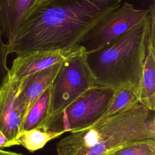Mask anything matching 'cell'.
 Listing matches in <instances>:
<instances>
[{
  "instance_id": "30bf717a",
  "label": "cell",
  "mask_w": 155,
  "mask_h": 155,
  "mask_svg": "<svg viewBox=\"0 0 155 155\" xmlns=\"http://www.w3.org/2000/svg\"><path fill=\"white\" fill-rule=\"evenodd\" d=\"M61 62L33 73L21 81L18 102L22 117V122L33 104L51 86Z\"/></svg>"
},
{
  "instance_id": "5b68a950",
  "label": "cell",
  "mask_w": 155,
  "mask_h": 155,
  "mask_svg": "<svg viewBox=\"0 0 155 155\" xmlns=\"http://www.w3.org/2000/svg\"><path fill=\"white\" fill-rule=\"evenodd\" d=\"M93 87V76L86 60V51L82 46L79 51L62 61L51 85L50 105L45 125L51 118Z\"/></svg>"
},
{
  "instance_id": "4fadbf2b",
  "label": "cell",
  "mask_w": 155,
  "mask_h": 155,
  "mask_svg": "<svg viewBox=\"0 0 155 155\" xmlns=\"http://www.w3.org/2000/svg\"><path fill=\"white\" fill-rule=\"evenodd\" d=\"M138 91L139 88L133 86L116 89L110 106L102 119L121 113L138 102Z\"/></svg>"
},
{
  "instance_id": "7a4b0ae2",
  "label": "cell",
  "mask_w": 155,
  "mask_h": 155,
  "mask_svg": "<svg viewBox=\"0 0 155 155\" xmlns=\"http://www.w3.org/2000/svg\"><path fill=\"white\" fill-rule=\"evenodd\" d=\"M139 102L81 130L56 144L58 155H112L135 142L155 139L154 115Z\"/></svg>"
},
{
  "instance_id": "9a60e30c",
  "label": "cell",
  "mask_w": 155,
  "mask_h": 155,
  "mask_svg": "<svg viewBox=\"0 0 155 155\" xmlns=\"http://www.w3.org/2000/svg\"><path fill=\"white\" fill-rule=\"evenodd\" d=\"M112 155H155V139L133 142L117 150Z\"/></svg>"
},
{
  "instance_id": "6da1fadb",
  "label": "cell",
  "mask_w": 155,
  "mask_h": 155,
  "mask_svg": "<svg viewBox=\"0 0 155 155\" xmlns=\"http://www.w3.org/2000/svg\"><path fill=\"white\" fill-rule=\"evenodd\" d=\"M121 0H45L31 10L8 53L22 56L39 50H67L79 45L100 21L120 7Z\"/></svg>"
},
{
  "instance_id": "8fae6325",
  "label": "cell",
  "mask_w": 155,
  "mask_h": 155,
  "mask_svg": "<svg viewBox=\"0 0 155 155\" xmlns=\"http://www.w3.org/2000/svg\"><path fill=\"white\" fill-rule=\"evenodd\" d=\"M40 0H0V34L12 42L25 18Z\"/></svg>"
},
{
  "instance_id": "2e32d148",
  "label": "cell",
  "mask_w": 155,
  "mask_h": 155,
  "mask_svg": "<svg viewBox=\"0 0 155 155\" xmlns=\"http://www.w3.org/2000/svg\"><path fill=\"white\" fill-rule=\"evenodd\" d=\"M7 45L4 44L0 34V90L8 75L10 69L7 66V58L8 55Z\"/></svg>"
},
{
  "instance_id": "3957f363",
  "label": "cell",
  "mask_w": 155,
  "mask_h": 155,
  "mask_svg": "<svg viewBox=\"0 0 155 155\" xmlns=\"http://www.w3.org/2000/svg\"><path fill=\"white\" fill-rule=\"evenodd\" d=\"M149 24L148 10L147 17L136 26L99 49L86 52L94 87L116 90L133 86L139 88L146 55Z\"/></svg>"
},
{
  "instance_id": "52a82bcc",
  "label": "cell",
  "mask_w": 155,
  "mask_h": 155,
  "mask_svg": "<svg viewBox=\"0 0 155 155\" xmlns=\"http://www.w3.org/2000/svg\"><path fill=\"white\" fill-rule=\"evenodd\" d=\"M20 82L8 75L0 90V130L7 139L15 141H18L22 124L18 102Z\"/></svg>"
},
{
  "instance_id": "5bb4252c",
  "label": "cell",
  "mask_w": 155,
  "mask_h": 155,
  "mask_svg": "<svg viewBox=\"0 0 155 155\" xmlns=\"http://www.w3.org/2000/svg\"><path fill=\"white\" fill-rule=\"evenodd\" d=\"M62 134L61 132L33 128L21 132L17 137V140L19 145L33 153L41 149L50 140L56 138Z\"/></svg>"
},
{
  "instance_id": "277c9868",
  "label": "cell",
  "mask_w": 155,
  "mask_h": 155,
  "mask_svg": "<svg viewBox=\"0 0 155 155\" xmlns=\"http://www.w3.org/2000/svg\"><path fill=\"white\" fill-rule=\"evenodd\" d=\"M116 90L93 87L51 118L45 131L73 132L86 128L101 120L105 114Z\"/></svg>"
},
{
  "instance_id": "9c48e42d",
  "label": "cell",
  "mask_w": 155,
  "mask_h": 155,
  "mask_svg": "<svg viewBox=\"0 0 155 155\" xmlns=\"http://www.w3.org/2000/svg\"><path fill=\"white\" fill-rule=\"evenodd\" d=\"M150 15L149 29L147 39L146 55L143 63L139 91V102L148 110L155 109V13L154 3L148 8Z\"/></svg>"
},
{
  "instance_id": "7c38bea8",
  "label": "cell",
  "mask_w": 155,
  "mask_h": 155,
  "mask_svg": "<svg viewBox=\"0 0 155 155\" xmlns=\"http://www.w3.org/2000/svg\"><path fill=\"white\" fill-rule=\"evenodd\" d=\"M50 99L51 86L39 97L30 108L23 120L21 133L33 128L44 130L49 113Z\"/></svg>"
},
{
  "instance_id": "ac0fdd59",
  "label": "cell",
  "mask_w": 155,
  "mask_h": 155,
  "mask_svg": "<svg viewBox=\"0 0 155 155\" xmlns=\"http://www.w3.org/2000/svg\"><path fill=\"white\" fill-rule=\"evenodd\" d=\"M0 155H23V154H20V153H15V152L4 151V150L0 149Z\"/></svg>"
},
{
  "instance_id": "8992f818",
  "label": "cell",
  "mask_w": 155,
  "mask_h": 155,
  "mask_svg": "<svg viewBox=\"0 0 155 155\" xmlns=\"http://www.w3.org/2000/svg\"><path fill=\"white\" fill-rule=\"evenodd\" d=\"M148 13V9H136L132 4L125 2L93 27L83 37L79 45L87 53L95 51L136 26Z\"/></svg>"
},
{
  "instance_id": "e0dca14e",
  "label": "cell",
  "mask_w": 155,
  "mask_h": 155,
  "mask_svg": "<svg viewBox=\"0 0 155 155\" xmlns=\"http://www.w3.org/2000/svg\"><path fill=\"white\" fill-rule=\"evenodd\" d=\"M19 145L18 141L15 140H10L5 136L3 132L0 130V148L9 147L13 145Z\"/></svg>"
},
{
  "instance_id": "ba28073f",
  "label": "cell",
  "mask_w": 155,
  "mask_h": 155,
  "mask_svg": "<svg viewBox=\"0 0 155 155\" xmlns=\"http://www.w3.org/2000/svg\"><path fill=\"white\" fill-rule=\"evenodd\" d=\"M81 47V45H79L67 50H39L17 56L12 62L9 75L13 79L21 81L33 73L62 62L76 53Z\"/></svg>"
},
{
  "instance_id": "d6986e66",
  "label": "cell",
  "mask_w": 155,
  "mask_h": 155,
  "mask_svg": "<svg viewBox=\"0 0 155 155\" xmlns=\"http://www.w3.org/2000/svg\"><path fill=\"white\" fill-rule=\"evenodd\" d=\"M41 1H45V0H40Z\"/></svg>"
}]
</instances>
